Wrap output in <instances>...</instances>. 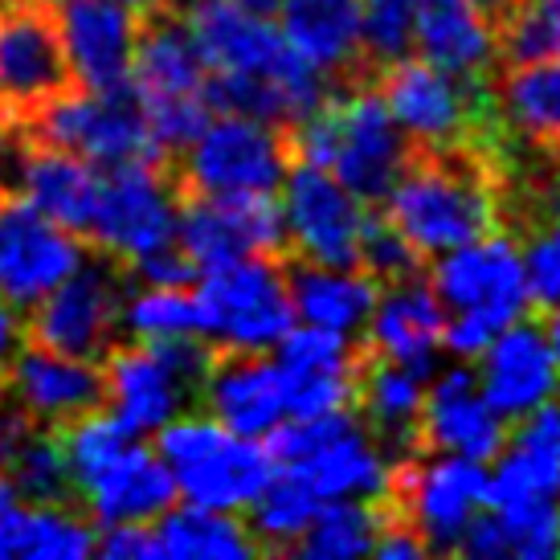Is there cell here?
Masks as SVG:
<instances>
[{
	"label": "cell",
	"mask_w": 560,
	"mask_h": 560,
	"mask_svg": "<svg viewBox=\"0 0 560 560\" xmlns=\"http://www.w3.org/2000/svg\"><path fill=\"white\" fill-rule=\"evenodd\" d=\"M508 164L495 140L409 143L401 176L385 192V221L421 258L499 230Z\"/></svg>",
	"instance_id": "cell-1"
},
{
	"label": "cell",
	"mask_w": 560,
	"mask_h": 560,
	"mask_svg": "<svg viewBox=\"0 0 560 560\" xmlns=\"http://www.w3.org/2000/svg\"><path fill=\"white\" fill-rule=\"evenodd\" d=\"M287 140L295 164L327 168L364 205L385 201L409 156V140L373 82H336L307 119L287 127Z\"/></svg>",
	"instance_id": "cell-2"
},
{
	"label": "cell",
	"mask_w": 560,
	"mask_h": 560,
	"mask_svg": "<svg viewBox=\"0 0 560 560\" xmlns=\"http://www.w3.org/2000/svg\"><path fill=\"white\" fill-rule=\"evenodd\" d=\"M66 454L70 487L82 495L94 524H152L176 503V482L168 467L140 442V434L103 409L54 425Z\"/></svg>",
	"instance_id": "cell-3"
},
{
	"label": "cell",
	"mask_w": 560,
	"mask_h": 560,
	"mask_svg": "<svg viewBox=\"0 0 560 560\" xmlns=\"http://www.w3.org/2000/svg\"><path fill=\"white\" fill-rule=\"evenodd\" d=\"M430 287L446 307V348L458 360L479 357L532 303L524 254L512 237L495 230L438 254Z\"/></svg>",
	"instance_id": "cell-4"
},
{
	"label": "cell",
	"mask_w": 560,
	"mask_h": 560,
	"mask_svg": "<svg viewBox=\"0 0 560 560\" xmlns=\"http://www.w3.org/2000/svg\"><path fill=\"white\" fill-rule=\"evenodd\" d=\"M136 13H140V33L131 58V86L140 94L152 140L172 160L213 119V107L205 98L209 66L188 33L185 9H136Z\"/></svg>",
	"instance_id": "cell-5"
},
{
	"label": "cell",
	"mask_w": 560,
	"mask_h": 560,
	"mask_svg": "<svg viewBox=\"0 0 560 560\" xmlns=\"http://www.w3.org/2000/svg\"><path fill=\"white\" fill-rule=\"evenodd\" d=\"M156 454L168 467L176 495L213 512L249 508L275 475V454L258 438L234 434L218 418H176L156 430Z\"/></svg>",
	"instance_id": "cell-6"
},
{
	"label": "cell",
	"mask_w": 560,
	"mask_h": 560,
	"mask_svg": "<svg viewBox=\"0 0 560 560\" xmlns=\"http://www.w3.org/2000/svg\"><path fill=\"white\" fill-rule=\"evenodd\" d=\"M291 164L287 127L218 110V119H209L197 140L172 156V185L176 197L275 192Z\"/></svg>",
	"instance_id": "cell-7"
},
{
	"label": "cell",
	"mask_w": 560,
	"mask_h": 560,
	"mask_svg": "<svg viewBox=\"0 0 560 560\" xmlns=\"http://www.w3.org/2000/svg\"><path fill=\"white\" fill-rule=\"evenodd\" d=\"M213 348L197 336L110 343L103 357L110 418L131 434H156L164 421L185 413L192 393H201Z\"/></svg>",
	"instance_id": "cell-8"
},
{
	"label": "cell",
	"mask_w": 560,
	"mask_h": 560,
	"mask_svg": "<svg viewBox=\"0 0 560 560\" xmlns=\"http://www.w3.org/2000/svg\"><path fill=\"white\" fill-rule=\"evenodd\" d=\"M270 454L275 467L299 475L319 499H376L389 470L381 442L352 409L287 418L270 430Z\"/></svg>",
	"instance_id": "cell-9"
},
{
	"label": "cell",
	"mask_w": 560,
	"mask_h": 560,
	"mask_svg": "<svg viewBox=\"0 0 560 560\" xmlns=\"http://www.w3.org/2000/svg\"><path fill=\"white\" fill-rule=\"evenodd\" d=\"M192 295L201 312V336L218 348L266 352L295 327L282 254H246L201 270V287Z\"/></svg>",
	"instance_id": "cell-10"
},
{
	"label": "cell",
	"mask_w": 560,
	"mask_h": 560,
	"mask_svg": "<svg viewBox=\"0 0 560 560\" xmlns=\"http://www.w3.org/2000/svg\"><path fill=\"white\" fill-rule=\"evenodd\" d=\"M376 94L409 143H458L495 140V107L487 79H463L438 70L425 58H397L376 70Z\"/></svg>",
	"instance_id": "cell-11"
},
{
	"label": "cell",
	"mask_w": 560,
	"mask_h": 560,
	"mask_svg": "<svg viewBox=\"0 0 560 560\" xmlns=\"http://www.w3.org/2000/svg\"><path fill=\"white\" fill-rule=\"evenodd\" d=\"M62 42V13L49 0L0 4V127H25L33 115L74 91Z\"/></svg>",
	"instance_id": "cell-12"
},
{
	"label": "cell",
	"mask_w": 560,
	"mask_h": 560,
	"mask_svg": "<svg viewBox=\"0 0 560 560\" xmlns=\"http://www.w3.org/2000/svg\"><path fill=\"white\" fill-rule=\"evenodd\" d=\"M25 136L54 148H66L91 164H124V160H168L152 140V127L143 115L136 86H110V91H86L74 86L62 98H54L42 115H33L21 127Z\"/></svg>",
	"instance_id": "cell-13"
},
{
	"label": "cell",
	"mask_w": 560,
	"mask_h": 560,
	"mask_svg": "<svg viewBox=\"0 0 560 560\" xmlns=\"http://www.w3.org/2000/svg\"><path fill=\"white\" fill-rule=\"evenodd\" d=\"M176 237V185L172 160H124L103 176L86 246L131 266Z\"/></svg>",
	"instance_id": "cell-14"
},
{
	"label": "cell",
	"mask_w": 560,
	"mask_h": 560,
	"mask_svg": "<svg viewBox=\"0 0 560 560\" xmlns=\"http://www.w3.org/2000/svg\"><path fill=\"white\" fill-rule=\"evenodd\" d=\"M124 295V266L98 254L33 303L25 319V343L62 357L103 360L119 336Z\"/></svg>",
	"instance_id": "cell-15"
},
{
	"label": "cell",
	"mask_w": 560,
	"mask_h": 560,
	"mask_svg": "<svg viewBox=\"0 0 560 560\" xmlns=\"http://www.w3.org/2000/svg\"><path fill=\"white\" fill-rule=\"evenodd\" d=\"M176 242L197 270H213L246 254H282L287 221L270 192L246 197H176Z\"/></svg>",
	"instance_id": "cell-16"
},
{
	"label": "cell",
	"mask_w": 560,
	"mask_h": 560,
	"mask_svg": "<svg viewBox=\"0 0 560 560\" xmlns=\"http://www.w3.org/2000/svg\"><path fill=\"white\" fill-rule=\"evenodd\" d=\"M287 242L299 258L319 266H360V237L369 225V205L352 197L327 168L291 164L282 176Z\"/></svg>",
	"instance_id": "cell-17"
},
{
	"label": "cell",
	"mask_w": 560,
	"mask_h": 560,
	"mask_svg": "<svg viewBox=\"0 0 560 560\" xmlns=\"http://www.w3.org/2000/svg\"><path fill=\"white\" fill-rule=\"evenodd\" d=\"M86 242L21 197H0V295L33 307L86 262Z\"/></svg>",
	"instance_id": "cell-18"
},
{
	"label": "cell",
	"mask_w": 560,
	"mask_h": 560,
	"mask_svg": "<svg viewBox=\"0 0 560 560\" xmlns=\"http://www.w3.org/2000/svg\"><path fill=\"white\" fill-rule=\"evenodd\" d=\"M0 397L16 405L33 425H66L107 401V376L98 360H79L21 343L0 369Z\"/></svg>",
	"instance_id": "cell-19"
},
{
	"label": "cell",
	"mask_w": 560,
	"mask_h": 560,
	"mask_svg": "<svg viewBox=\"0 0 560 560\" xmlns=\"http://www.w3.org/2000/svg\"><path fill=\"white\" fill-rule=\"evenodd\" d=\"M503 418L487 405L479 389V376L463 364H454L438 376L425 389L418 418V434H413V451L421 454H463V458H479L491 463L503 451Z\"/></svg>",
	"instance_id": "cell-20"
},
{
	"label": "cell",
	"mask_w": 560,
	"mask_h": 560,
	"mask_svg": "<svg viewBox=\"0 0 560 560\" xmlns=\"http://www.w3.org/2000/svg\"><path fill=\"white\" fill-rule=\"evenodd\" d=\"M479 389L499 418H524L560 389V369L552 340L540 324L515 319L479 352Z\"/></svg>",
	"instance_id": "cell-21"
},
{
	"label": "cell",
	"mask_w": 560,
	"mask_h": 560,
	"mask_svg": "<svg viewBox=\"0 0 560 560\" xmlns=\"http://www.w3.org/2000/svg\"><path fill=\"white\" fill-rule=\"evenodd\" d=\"M140 13L127 0H70L62 13L66 58L79 86L110 91L131 82Z\"/></svg>",
	"instance_id": "cell-22"
},
{
	"label": "cell",
	"mask_w": 560,
	"mask_h": 560,
	"mask_svg": "<svg viewBox=\"0 0 560 560\" xmlns=\"http://www.w3.org/2000/svg\"><path fill=\"white\" fill-rule=\"evenodd\" d=\"M201 397L209 401L213 418H218L221 425H230L234 434L266 438L275 425L287 421L282 373H279V364H270L262 352L213 348Z\"/></svg>",
	"instance_id": "cell-23"
},
{
	"label": "cell",
	"mask_w": 560,
	"mask_h": 560,
	"mask_svg": "<svg viewBox=\"0 0 560 560\" xmlns=\"http://www.w3.org/2000/svg\"><path fill=\"white\" fill-rule=\"evenodd\" d=\"M98 192H103V176L94 172L91 160L25 136L13 197L30 201L49 221H58V225H66L70 234H79L86 242L94 209H98Z\"/></svg>",
	"instance_id": "cell-24"
},
{
	"label": "cell",
	"mask_w": 560,
	"mask_h": 560,
	"mask_svg": "<svg viewBox=\"0 0 560 560\" xmlns=\"http://www.w3.org/2000/svg\"><path fill=\"white\" fill-rule=\"evenodd\" d=\"M364 327H369V340H364L369 352L409 364L421 376H430L438 352L446 348V307L421 275L389 282L385 295H376V307Z\"/></svg>",
	"instance_id": "cell-25"
},
{
	"label": "cell",
	"mask_w": 560,
	"mask_h": 560,
	"mask_svg": "<svg viewBox=\"0 0 560 560\" xmlns=\"http://www.w3.org/2000/svg\"><path fill=\"white\" fill-rule=\"evenodd\" d=\"M275 13L287 46L331 82L357 86L376 79L360 54V0H279Z\"/></svg>",
	"instance_id": "cell-26"
},
{
	"label": "cell",
	"mask_w": 560,
	"mask_h": 560,
	"mask_svg": "<svg viewBox=\"0 0 560 560\" xmlns=\"http://www.w3.org/2000/svg\"><path fill=\"white\" fill-rule=\"evenodd\" d=\"M499 470L487 475V503L512 508L528 499L560 495V405L548 397L532 413L520 418L512 442L495 454Z\"/></svg>",
	"instance_id": "cell-27"
},
{
	"label": "cell",
	"mask_w": 560,
	"mask_h": 560,
	"mask_svg": "<svg viewBox=\"0 0 560 560\" xmlns=\"http://www.w3.org/2000/svg\"><path fill=\"white\" fill-rule=\"evenodd\" d=\"M287 287H291V307L303 324L343 331V336L369 324L381 295V282L364 275L360 266H319L307 258L287 262Z\"/></svg>",
	"instance_id": "cell-28"
},
{
	"label": "cell",
	"mask_w": 560,
	"mask_h": 560,
	"mask_svg": "<svg viewBox=\"0 0 560 560\" xmlns=\"http://www.w3.org/2000/svg\"><path fill=\"white\" fill-rule=\"evenodd\" d=\"M413 46L425 62L451 70L463 79H487L491 62H499L495 30L475 9V0H430L418 4Z\"/></svg>",
	"instance_id": "cell-29"
},
{
	"label": "cell",
	"mask_w": 560,
	"mask_h": 560,
	"mask_svg": "<svg viewBox=\"0 0 560 560\" xmlns=\"http://www.w3.org/2000/svg\"><path fill=\"white\" fill-rule=\"evenodd\" d=\"M421 401H425V376L409 364L385 360L364 348L357 376V405L364 409V425L373 430L376 442H385L393 454L413 451L418 434Z\"/></svg>",
	"instance_id": "cell-30"
},
{
	"label": "cell",
	"mask_w": 560,
	"mask_h": 560,
	"mask_svg": "<svg viewBox=\"0 0 560 560\" xmlns=\"http://www.w3.org/2000/svg\"><path fill=\"white\" fill-rule=\"evenodd\" d=\"M156 560H246L258 557V545L246 524L230 512H213L201 503L168 508L152 520Z\"/></svg>",
	"instance_id": "cell-31"
},
{
	"label": "cell",
	"mask_w": 560,
	"mask_h": 560,
	"mask_svg": "<svg viewBox=\"0 0 560 560\" xmlns=\"http://www.w3.org/2000/svg\"><path fill=\"white\" fill-rule=\"evenodd\" d=\"M324 499L315 495L307 482L291 475V470H279L266 479V487L249 499V536L258 552H291L303 528L312 524V515L319 512Z\"/></svg>",
	"instance_id": "cell-32"
},
{
	"label": "cell",
	"mask_w": 560,
	"mask_h": 560,
	"mask_svg": "<svg viewBox=\"0 0 560 560\" xmlns=\"http://www.w3.org/2000/svg\"><path fill=\"white\" fill-rule=\"evenodd\" d=\"M376 532H381V515L376 503H360V499H324L312 524L303 528L291 557H312V560H348L373 552Z\"/></svg>",
	"instance_id": "cell-33"
},
{
	"label": "cell",
	"mask_w": 560,
	"mask_h": 560,
	"mask_svg": "<svg viewBox=\"0 0 560 560\" xmlns=\"http://www.w3.org/2000/svg\"><path fill=\"white\" fill-rule=\"evenodd\" d=\"M98 532L91 520L70 512L66 503H25L21 515V536H16V557L25 560H82L94 552Z\"/></svg>",
	"instance_id": "cell-34"
},
{
	"label": "cell",
	"mask_w": 560,
	"mask_h": 560,
	"mask_svg": "<svg viewBox=\"0 0 560 560\" xmlns=\"http://www.w3.org/2000/svg\"><path fill=\"white\" fill-rule=\"evenodd\" d=\"M9 479L25 503H66L70 499V470L54 425H30L9 458Z\"/></svg>",
	"instance_id": "cell-35"
},
{
	"label": "cell",
	"mask_w": 560,
	"mask_h": 560,
	"mask_svg": "<svg viewBox=\"0 0 560 560\" xmlns=\"http://www.w3.org/2000/svg\"><path fill=\"white\" fill-rule=\"evenodd\" d=\"M119 327H127L136 340L201 336L197 295L188 287H143L140 295H124Z\"/></svg>",
	"instance_id": "cell-36"
},
{
	"label": "cell",
	"mask_w": 560,
	"mask_h": 560,
	"mask_svg": "<svg viewBox=\"0 0 560 560\" xmlns=\"http://www.w3.org/2000/svg\"><path fill=\"white\" fill-rule=\"evenodd\" d=\"M495 49L503 66L560 58V0H524L495 30Z\"/></svg>",
	"instance_id": "cell-37"
},
{
	"label": "cell",
	"mask_w": 560,
	"mask_h": 560,
	"mask_svg": "<svg viewBox=\"0 0 560 560\" xmlns=\"http://www.w3.org/2000/svg\"><path fill=\"white\" fill-rule=\"evenodd\" d=\"M413 33L418 0H360V54L373 74L413 49Z\"/></svg>",
	"instance_id": "cell-38"
},
{
	"label": "cell",
	"mask_w": 560,
	"mask_h": 560,
	"mask_svg": "<svg viewBox=\"0 0 560 560\" xmlns=\"http://www.w3.org/2000/svg\"><path fill=\"white\" fill-rule=\"evenodd\" d=\"M499 520L503 552L520 560L560 557V503L557 499H528L512 508H491Z\"/></svg>",
	"instance_id": "cell-39"
},
{
	"label": "cell",
	"mask_w": 560,
	"mask_h": 560,
	"mask_svg": "<svg viewBox=\"0 0 560 560\" xmlns=\"http://www.w3.org/2000/svg\"><path fill=\"white\" fill-rule=\"evenodd\" d=\"M421 262L425 258L393 230L389 221L369 213V225H364V237H360V270L364 275H373L381 287H389V282L418 279Z\"/></svg>",
	"instance_id": "cell-40"
},
{
	"label": "cell",
	"mask_w": 560,
	"mask_h": 560,
	"mask_svg": "<svg viewBox=\"0 0 560 560\" xmlns=\"http://www.w3.org/2000/svg\"><path fill=\"white\" fill-rule=\"evenodd\" d=\"M143 287H188V282H197V262L188 258L180 246H160L152 254H143L140 262L127 266Z\"/></svg>",
	"instance_id": "cell-41"
},
{
	"label": "cell",
	"mask_w": 560,
	"mask_h": 560,
	"mask_svg": "<svg viewBox=\"0 0 560 560\" xmlns=\"http://www.w3.org/2000/svg\"><path fill=\"white\" fill-rule=\"evenodd\" d=\"M94 552H103L110 560H156L152 524H110V528L98 532Z\"/></svg>",
	"instance_id": "cell-42"
},
{
	"label": "cell",
	"mask_w": 560,
	"mask_h": 560,
	"mask_svg": "<svg viewBox=\"0 0 560 560\" xmlns=\"http://www.w3.org/2000/svg\"><path fill=\"white\" fill-rule=\"evenodd\" d=\"M33 421L16 409V405H9L4 397H0V470L9 467V458H13L16 442L25 438V430H30Z\"/></svg>",
	"instance_id": "cell-43"
},
{
	"label": "cell",
	"mask_w": 560,
	"mask_h": 560,
	"mask_svg": "<svg viewBox=\"0 0 560 560\" xmlns=\"http://www.w3.org/2000/svg\"><path fill=\"white\" fill-rule=\"evenodd\" d=\"M16 340H21V327H16V315L0 303V369H4V360L13 357Z\"/></svg>",
	"instance_id": "cell-44"
},
{
	"label": "cell",
	"mask_w": 560,
	"mask_h": 560,
	"mask_svg": "<svg viewBox=\"0 0 560 560\" xmlns=\"http://www.w3.org/2000/svg\"><path fill=\"white\" fill-rule=\"evenodd\" d=\"M520 4H524V0H475V9L487 16V25H491V30H499V25H503Z\"/></svg>",
	"instance_id": "cell-45"
},
{
	"label": "cell",
	"mask_w": 560,
	"mask_h": 560,
	"mask_svg": "<svg viewBox=\"0 0 560 560\" xmlns=\"http://www.w3.org/2000/svg\"><path fill=\"white\" fill-rule=\"evenodd\" d=\"M131 9H185L188 0H127Z\"/></svg>",
	"instance_id": "cell-46"
},
{
	"label": "cell",
	"mask_w": 560,
	"mask_h": 560,
	"mask_svg": "<svg viewBox=\"0 0 560 560\" xmlns=\"http://www.w3.org/2000/svg\"><path fill=\"white\" fill-rule=\"evenodd\" d=\"M234 4H242V9H254V13H275L279 9V0H234Z\"/></svg>",
	"instance_id": "cell-47"
},
{
	"label": "cell",
	"mask_w": 560,
	"mask_h": 560,
	"mask_svg": "<svg viewBox=\"0 0 560 560\" xmlns=\"http://www.w3.org/2000/svg\"><path fill=\"white\" fill-rule=\"evenodd\" d=\"M548 340H552V352H557V369H560V307L552 315V331H548Z\"/></svg>",
	"instance_id": "cell-48"
},
{
	"label": "cell",
	"mask_w": 560,
	"mask_h": 560,
	"mask_svg": "<svg viewBox=\"0 0 560 560\" xmlns=\"http://www.w3.org/2000/svg\"><path fill=\"white\" fill-rule=\"evenodd\" d=\"M49 4H70V0H49Z\"/></svg>",
	"instance_id": "cell-49"
},
{
	"label": "cell",
	"mask_w": 560,
	"mask_h": 560,
	"mask_svg": "<svg viewBox=\"0 0 560 560\" xmlns=\"http://www.w3.org/2000/svg\"><path fill=\"white\" fill-rule=\"evenodd\" d=\"M418 4H430V0H418Z\"/></svg>",
	"instance_id": "cell-50"
}]
</instances>
